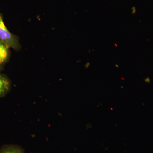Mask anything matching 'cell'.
Instances as JSON below:
<instances>
[{"label": "cell", "mask_w": 153, "mask_h": 153, "mask_svg": "<svg viewBox=\"0 0 153 153\" xmlns=\"http://www.w3.org/2000/svg\"><path fill=\"white\" fill-rule=\"evenodd\" d=\"M0 39L9 47L16 51L21 48L19 39L16 35L11 33L6 27L3 21L2 16L0 13Z\"/></svg>", "instance_id": "cell-1"}, {"label": "cell", "mask_w": 153, "mask_h": 153, "mask_svg": "<svg viewBox=\"0 0 153 153\" xmlns=\"http://www.w3.org/2000/svg\"><path fill=\"white\" fill-rule=\"evenodd\" d=\"M11 82L5 75L0 73V98L4 97L11 89Z\"/></svg>", "instance_id": "cell-2"}, {"label": "cell", "mask_w": 153, "mask_h": 153, "mask_svg": "<svg viewBox=\"0 0 153 153\" xmlns=\"http://www.w3.org/2000/svg\"><path fill=\"white\" fill-rule=\"evenodd\" d=\"M0 153H25L24 149L18 145H4L0 149Z\"/></svg>", "instance_id": "cell-3"}, {"label": "cell", "mask_w": 153, "mask_h": 153, "mask_svg": "<svg viewBox=\"0 0 153 153\" xmlns=\"http://www.w3.org/2000/svg\"><path fill=\"white\" fill-rule=\"evenodd\" d=\"M10 53L9 48L0 39V65H2L8 60Z\"/></svg>", "instance_id": "cell-4"}, {"label": "cell", "mask_w": 153, "mask_h": 153, "mask_svg": "<svg viewBox=\"0 0 153 153\" xmlns=\"http://www.w3.org/2000/svg\"><path fill=\"white\" fill-rule=\"evenodd\" d=\"M3 69V66L1 65H0V71H1Z\"/></svg>", "instance_id": "cell-5"}]
</instances>
